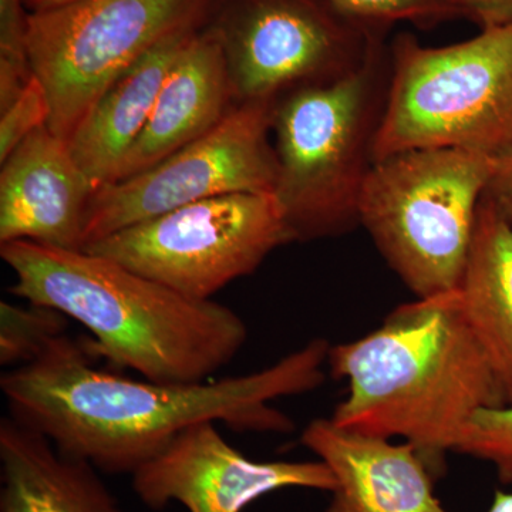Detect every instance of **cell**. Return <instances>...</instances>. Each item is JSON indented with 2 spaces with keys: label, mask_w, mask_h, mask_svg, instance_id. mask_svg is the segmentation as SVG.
Masks as SVG:
<instances>
[{
  "label": "cell",
  "mask_w": 512,
  "mask_h": 512,
  "mask_svg": "<svg viewBox=\"0 0 512 512\" xmlns=\"http://www.w3.org/2000/svg\"><path fill=\"white\" fill-rule=\"evenodd\" d=\"M329 349L325 339H313L249 375L157 383L100 369L89 343L63 335L32 363L6 370L0 390L9 416L45 434L66 456L100 473L133 476L202 421L237 433H291L292 419L271 403L318 389Z\"/></svg>",
  "instance_id": "cell-1"
},
{
  "label": "cell",
  "mask_w": 512,
  "mask_h": 512,
  "mask_svg": "<svg viewBox=\"0 0 512 512\" xmlns=\"http://www.w3.org/2000/svg\"><path fill=\"white\" fill-rule=\"evenodd\" d=\"M15 275L9 292L89 330L96 355L157 383H201L244 348V319L222 303L187 298L92 254L30 241L0 245Z\"/></svg>",
  "instance_id": "cell-2"
},
{
  "label": "cell",
  "mask_w": 512,
  "mask_h": 512,
  "mask_svg": "<svg viewBox=\"0 0 512 512\" xmlns=\"http://www.w3.org/2000/svg\"><path fill=\"white\" fill-rule=\"evenodd\" d=\"M326 363L348 382L330 419L357 433L399 437L429 463L453 451L474 413L505 406L457 291L397 306L379 328L330 346Z\"/></svg>",
  "instance_id": "cell-3"
},
{
  "label": "cell",
  "mask_w": 512,
  "mask_h": 512,
  "mask_svg": "<svg viewBox=\"0 0 512 512\" xmlns=\"http://www.w3.org/2000/svg\"><path fill=\"white\" fill-rule=\"evenodd\" d=\"M390 79L386 43L345 79L276 101L274 195L291 242L342 237L360 227Z\"/></svg>",
  "instance_id": "cell-4"
},
{
  "label": "cell",
  "mask_w": 512,
  "mask_h": 512,
  "mask_svg": "<svg viewBox=\"0 0 512 512\" xmlns=\"http://www.w3.org/2000/svg\"><path fill=\"white\" fill-rule=\"evenodd\" d=\"M389 53L392 79L376 161L420 148L512 156V23L440 47L403 32Z\"/></svg>",
  "instance_id": "cell-5"
},
{
  "label": "cell",
  "mask_w": 512,
  "mask_h": 512,
  "mask_svg": "<svg viewBox=\"0 0 512 512\" xmlns=\"http://www.w3.org/2000/svg\"><path fill=\"white\" fill-rule=\"evenodd\" d=\"M495 158L420 148L376 161L359 224L417 298L456 291Z\"/></svg>",
  "instance_id": "cell-6"
},
{
  "label": "cell",
  "mask_w": 512,
  "mask_h": 512,
  "mask_svg": "<svg viewBox=\"0 0 512 512\" xmlns=\"http://www.w3.org/2000/svg\"><path fill=\"white\" fill-rule=\"evenodd\" d=\"M205 0H72L26 18L30 70L69 143L101 94L168 36L194 29Z\"/></svg>",
  "instance_id": "cell-7"
},
{
  "label": "cell",
  "mask_w": 512,
  "mask_h": 512,
  "mask_svg": "<svg viewBox=\"0 0 512 512\" xmlns=\"http://www.w3.org/2000/svg\"><path fill=\"white\" fill-rule=\"evenodd\" d=\"M274 194H228L175 208L86 245L173 291L212 301L289 244Z\"/></svg>",
  "instance_id": "cell-8"
},
{
  "label": "cell",
  "mask_w": 512,
  "mask_h": 512,
  "mask_svg": "<svg viewBox=\"0 0 512 512\" xmlns=\"http://www.w3.org/2000/svg\"><path fill=\"white\" fill-rule=\"evenodd\" d=\"M217 32L237 103L339 82L387 43L328 0H238Z\"/></svg>",
  "instance_id": "cell-9"
},
{
  "label": "cell",
  "mask_w": 512,
  "mask_h": 512,
  "mask_svg": "<svg viewBox=\"0 0 512 512\" xmlns=\"http://www.w3.org/2000/svg\"><path fill=\"white\" fill-rule=\"evenodd\" d=\"M275 101L235 103L211 131L160 163L94 192L84 247L192 202L228 194H274ZM83 247V248H84Z\"/></svg>",
  "instance_id": "cell-10"
},
{
  "label": "cell",
  "mask_w": 512,
  "mask_h": 512,
  "mask_svg": "<svg viewBox=\"0 0 512 512\" xmlns=\"http://www.w3.org/2000/svg\"><path fill=\"white\" fill-rule=\"evenodd\" d=\"M131 477L138 500L151 510L178 503L188 512H244L276 491L335 488L323 461L252 460L225 440L215 421L188 427Z\"/></svg>",
  "instance_id": "cell-11"
},
{
  "label": "cell",
  "mask_w": 512,
  "mask_h": 512,
  "mask_svg": "<svg viewBox=\"0 0 512 512\" xmlns=\"http://www.w3.org/2000/svg\"><path fill=\"white\" fill-rule=\"evenodd\" d=\"M96 191L69 143L49 127L39 128L2 163L0 245L30 241L83 249L87 211Z\"/></svg>",
  "instance_id": "cell-12"
},
{
  "label": "cell",
  "mask_w": 512,
  "mask_h": 512,
  "mask_svg": "<svg viewBox=\"0 0 512 512\" xmlns=\"http://www.w3.org/2000/svg\"><path fill=\"white\" fill-rule=\"evenodd\" d=\"M301 443L335 478L325 512H450L437 498L430 463L413 444L312 420Z\"/></svg>",
  "instance_id": "cell-13"
},
{
  "label": "cell",
  "mask_w": 512,
  "mask_h": 512,
  "mask_svg": "<svg viewBox=\"0 0 512 512\" xmlns=\"http://www.w3.org/2000/svg\"><path fill=\"white\" fill-rule=\"evenodd\" d=\"M227 57L217 30L191 37L164 80L143 133L116 181L141 173L211 131L232 109Z\"/></svg>",
  "instance_id": "cell-14"
},
{
  "label": "cell",
  "mask_w": 512,
  "mask_h": 512,
  "mask_svg": "<svg viewBox=\"0 0 512 512\" xmlns=\"http://www.w3.org/2000/svg\"><path fill=\"white\" fill-rule=\"evenodd\" d=\"M0 512H126L92 464L9 414L0 420Z\"/></svg>",
  "instance_id": "cell-15"
},
{
  "label": "cell",
  "mask_w": 512,
  "mask_h": 512,
  "mask_svg": "<svg viewBox=\"0 0 512 512\" xmlns=\"http://www.w3.org/2000/svg\"><path fill=\"white\" fill-rule=\"evenodd\" d=\"M194 29L168 36L106 90L72 140L70 151L96 190L111 184L150 120L158 94Z\"/></svg>",
  "instance_id": "cell-16"
},
{
  "label": "cell",
  "mask_w": 512,
  "mask_h": 512,
  "mask_svg": "<svg viewBox=\"0 0 512 512\" xmlns=\"http://www.w3.org/2000/svg\"><path fill=\"white\" fill-rule=\"evenodd\" d=\"M468 328L512 404V218L484 192L457 286Z\"/></svg>",
  "instance_id": "cell-17"
},
{
  "label": "cell",
  "mask_w": 512,
  "mask_h": 512,
  "mask_svg": "<svg viewBox=\"0 0 512 512\" xmlns=\"http://www.w3.org/2000/svg\"><path fill=\"white\" fill-rule=\"evenodd\" d=\"M69 320L39 303L0 302V365L10 370L32 363L53 340L67 335Z\"/></svg>",
  "instance_id": "cell-18"
},
{
  "label": "cell",
  "mask_w": 512,
  "mask_h": 512,
  "mask_svg": "<svg viewBox=\"0 0 512 512\" xmlns=\"http://www.w3.org/2000/svg\"><path fill=\"white\" fill-rule=\"evenodd\" d=\"M340 15L370 32L386 35L397 23L430 29L470 20V0H328Z\"/></svg>",
  "instance_id": "cell-19"
},
{
  "label": "cell",
  "mask_w": 512,
  "mask_h": 512,
  "mask_svg": "<svg viewBox=\"0 0 512 512\" xmlns=\"http://www.w3.org/2000/svg\"><path fill=\"white\" fill-rule=\"evenodd\" d=\"M453 453L491 464L498 481L512 487V404L484 407L467 421Z\"/></svg>",
  "instance_id": "cell-20"
},
{
  "label": "cell",
  "mask_w": 512,
  "mask_h": 512,
  "mask_svg": "<svg viewBox=\"0 0 512 512\" xmlns=\"http://www.w3.org/2000/svg\"><path fill=\"white\" fill-rule=\"evenodd\" d=\"M22 0H0V110L8 107L30 76Z\"/></svg>",
  "instance_id": "cell-21"
},
{
  "label": "cell",
  "mask_w": 512,
  "mask_h": 512,
  "mask_svg": "<svg viewBox=\"0 0 512 512\" xmlns=\"http://www.w3.org/2000/svg\"><path fill=\"white\" fill-rule=\"evenodd\" d=\"M50 119V101L45 86L32 73L15 100L0 110V163L10 156Z\"/></svg>",
  "instance_id": "cell-22"
},
{
  "label": "cell",
  "mask_w": 512,
  "mask_h": 512,
  "mask_svg": "<svg viewBox=\"0 0 512 512\" xmlns=\"http://www.w3.org/2000/svg\"><path fill=\"white\" fill-rule=\"evenodd\" d=\"M470 22L480 30L512 23V0H470Z\"/></svg>",
  "instance_id": "cell-23"
},
{
  "label": "cell",
  "mask_w": 512,
  "mask_h": 512,
  "mask_svg": "<svg viewBox=\"0 0 512 512\" xmlns=\"http://www.w3.org/2000/svg\"><path fill=\"white\" fill-rule=\"evenodd\" d=\"M485 192L512 218V156L495 160L493 177Z\"/></svg>",
  "instance_id": "cell-24"
},
{
  "label": "cell",
  "mask_w": 512,
  "mask_h": 512,
  "mask_svg": "<svg viewBox=\"0 0 512 512\" xmlns=\"http://www.w3.org/2000/svg\"><path fill=\"white\" fill-rule=\"evenodd\" d=\"M487 512H512V491H495Z\"/></svg>",
  "instance_id": "cell-25"
},
{
  "label": "cell",
  "mask_w": 512,
  "mask_h": 512,
  "mask_svg": "<svg viewBox=\"0 0 512 512\" xmlns=\"http://www.w3.org/2000/svg\"><path fill=\"white\" fill-rule=\"evenodd\" d=\"M33 10L53 8V6L63 5V3L72 2V0H26Z\"/></svg>",
  "instance_id": "cell-26"
}]
</instances>
